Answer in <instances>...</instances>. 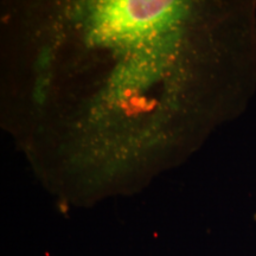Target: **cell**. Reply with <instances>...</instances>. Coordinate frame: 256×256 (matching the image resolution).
<instances>
[{
  "label": "cell",
  "mask_w": 256,
  "mask_h": 256,
  "mask_svg": "<svg viewBox=\"0 0 256 256\" xmlns=\"http://www.w3.org/2000/svg\"><path fill=\"white\" fill-rule=\"evenodd\" d=\"M20 32L16 127L69 197L140 185L238 118L256 89L252 0L34 5Z\"/></svg>",
  "instance_id": "6da1fadb"
}]
</instances>
